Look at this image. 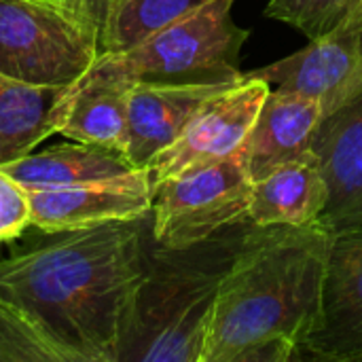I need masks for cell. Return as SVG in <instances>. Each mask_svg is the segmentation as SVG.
<instances>
[{
  "label": "cell",
  "instance_id": "15",
  "mask_svg": "<svg viewBox=\"0 0 362 362\" xmlns=\"http://www.w3.org/2000/svg\"><path fill=\"white\" fill-rule=\"evenodd\" d=\"M329 202V187L320 163L310 151L255 180L246 225L250 227H303L320 221Z\"/></svg>",
  "mask_w": 362,
  "mask_h": 362
},
{
  "label": "cell",
  "instance_id": "23",
  "mask_svg": "<svg viewBox=\"0 0 362 362\" xmlns=\"http://www.w3.org/2000/svg\"><path fill=\"white\" fill-rule=\"evenodd\" d=\"M62 2H70V0H62Z\"/></svg>",
  "mask_w": 362,
  "mask_h": 362
},
{
  "label": "cell",
  "instance_id": "18",
  "mask_svg": "<svg viewBox=\"0 0 362 362\" xmlns=\"http://www.w3.org/2000/svg\"><path fill=\"white\" fill-rule=\"evenodd\" d=\"M212 0H117L100 34L102 51H127Z\"/></svg>",
  "mask_w": 362,
  "mask_h": 362
},
{
  "label": "cell",
  "instance_id": "14",
  "mask_svg": "<svg viewBox=\"0 0 362 362\" xmlns=\"http://www.w3.org/2000/svg\"><path fill=\"white\" fill-rule=\"evenodd\" d=\"M322 119L316 100L272 87L242 148L252 180L305 157Z\"/></svg>",
  "mask_w": 362,
  "mask_h": 362
},
{
  "label": "cell",
  "instance_id": "6",
  "mask_svg": "<svg viewBox=\"0 0 362 362\" xmlns=\"http://www.w3.org/2000/svg\"><path fill=\"white\" fill-rule=\"evenodd\" d=\"M252 176L244 153L195 165L153 187L151 238L165 250L208 244L221 231L246 223Z\"/></svg>",
  "mask_w": 362,
  "mask_h": 362
},
{
  "label": "cell",
  "instance_id": "17",
  "mask_svg": "<svg viewBox=\"0 0 362 362\" xmlns=\"http://www.w3.org/2000/svg\"><path fill=\"white\" fill-rule=\"evenodd\" d=\"M66 87H32L0 72V165L32 153L57 134Z\"/></svg>",
  "mask_w": 362,
  "mask_h": 362
},
{
  "label": "cell",
  "instance_id": "10",
  "mask_svg": "<svg viewBox=\"0 0 362 362\" xmlns=\"http://www.w3.org/2000/svg\"><path fill=\"white\" fill-rule=\"evenodd\" d=\"M32 227L47 235L87 229L112 221H134L151 214L153 182L148 170L55 189H32Z\"/></svg>",
  "mask_w": 362,
  "mask_h": 362
},
{
  "label": "cell",
  "instance_id": "20",
  "mask_svg": "<svg viewBox=\"0 0 362 362\" xmlns=\"http://www.w3.org/2000/svg\"><path fill=\"white\" fill-rule=\"evenodd\" d=\"M362 6V0H269L265 15L303 32L310 40L331 32Z\"/></svg>",
  "mask_w": 362,
  "mask_h": 362
},
{
  "label": "cell",
  "instance_id": "4",
  "mask_svg": "<svg viewBox=\"0 0 362 362\" xmlns=\"http://www.w3.org/2000/svg\"><path fill=\"white\" fill-rule=\"evenodd\" d=\"M235 0H212L185 19L144 38L127 51H117L136 83L161 85H233L240 70L248 30L233 17Z\"/></svg>",
  "mask_w": 362,
  "mask_h": 362
},
{
  "label": "cell",
  "instance_id": "16",
  "mask_svg": "<svg viewBox=\"0 0 362 362\" xmlns=\"http://www.w3.org/2000/svg\"><path fill=\"white\" fill-rule=\"evenodd\" d=\"M0 168L28 191L104 180L140 170L132 165L121 148L74 140L70 144L49 146L40 153L32 151Z\"/></svg>",
  "mask_w": 362,
  "mask_h": 362
},
{
  "label": "cell",
  "instance_id": "2",
  "mask_svg": "<svg viewBox=\"0 0 362 362\" xmlns=\"http://www.w3.org/2000/svg\"><path fill=\"white\" fill-rule=\"evenodd\" d=\"M333 229L252 227L221 276L202 362H291L316 320Z\"/></svg>",
  "mask_w": 362,
  "mask_h": 362
},
{
  "label": "cell",
  "instance_id": "21",
  "mask_svg": "<svg viewBox=\"0 0 362 362\" xmlns=\"http://www.w3.org/2000/svg\"><path fill=\"white\" fill-rule=\"evenodd\" d=\"M32 227L30 193L0 168V244L17 240Z\"/></svg>",
  "mask_w": 362,
  "mask_h": 362
},
{
  "label": "cell",
  "instance_id": "7",
  "mask_svg": "<svg viewBox=\"0 0 362 362\" xmlns=\"http://www.w3.org/2000/svg\"><path fill=\"white\" fill-rule=\"evenodd\" d=\"M269 89L267 81L244 72L240 83L206 100L176 142L159 153L146 168L153 187L195 165L240 153Z\"/></svg>",
  "mask_w": 362,
  "mask_h": 362
},
{
  "label": "cell",
  "instance_id": "9",
  "mask_svg": "<svg viewBox=\"0 0 362 362\" xmlns=\"http://www.w3.org/2000/svg\"><path fill=\"white\" fill-rule=\"evenodd\" d=\"M301 358L362 362V227L333 231L320 305Z\"/></svg>",
  "mask_w": 362,
  "mask_h": 362
},
{
  "label": "cell",
  "instance_id": "22",
  "mask_svg": "<svg viewBox=\"0 0 362 362\" xmlns=\"http://www.w3.org/2000/svg\"><path fill=\"white\" fill-rule=\"evenodd\" d=\"M117 0H70L68 4L72 8H76L83 17H87L102 34L104 25H106V19L112 11Z\"/></svg>",
  "mask_w": 362,
  "mask_h": 362
},
{
  "label": "cell",
  "instance_id": "3",
  "mask_svg": "<svg viewBox=\"0 0 362 362\" xmlns=\"http://www.w3.org/2000/svg\"><path fill=\"white\" fill-rule=\"evenodd\" d=\"M148 246L117 362H202L225 267Z\"/></svg>",
  "mask_w": 362,
  "mask_h": 362
},
{
  "label": "cell",
  "instance_id": "19",
  "mask_svg": "<svg viewBox=\"0 0 362 362\" xmlns=\"http://www.w3.org/2000/svg\"><path fill=\"white\" fill-rule=\"evenodd\" d=\"M0 362H81L28 312L0 297Z\"/></svg>",
  "mask_w": 362,
  "mask_h": 362
},
{
  "label": "cell",
  "instance_id": "11",
  "mask_svg": "<svg viewBox=\"0 0 362 362\" xmlns=\"http://www.w3.org/2000/svg\"><path fill=\"white\" fill-rule=\"evenodd\" d=\"M134 83L117 51H100L59 100L57 134L74 142H95L123 151L127 104Z\"/></svg>",
  "mask_w": 362,
  "mask_h": 362
},
{
  "label": "cell",
  "instance_id": "8",
  "mask_svg": "<svg viewBox=\"0 0 362 362\" xmlns=\"http://www.w3.org/2000/svg\"><path fill=\"white\" fill-rule=\"evenodd\" d=\"M248 74L274 89L316 100L329 117L362 93V6L297 53Z\"/></svg>",
  "mask_w": 362,
  "mask_h": 362
},
{
  "label": "cell",
  "instance_id": "13",
  "mask_svg": "<svg viewBox=\"0 0 362 362\" xmlns=\"http://www.w3.org/2000/svg\"><path fill=\"white\" fill-rule=\"evenodd\" d=\"M227 87L231 85L136 83L129 93L123 144V153L132 165L146 170L159 153L176 142L204 102Z\"/></svg>",
  "mask_w": 362,
  "mask_h": 362
},
{
  "label": "cell",
  "instance_id": "1",
  "mask_svg": "<svg viewBox=\"0 0 362 362\" xmlns=\"http://www.w3.org/2000/svg\"><path fill=\"white\" fill-rule=\"evenodd\" d=\"M151 214L62 231L0 259V297L28 312L81 362H117L146 267Z\"/></svg>",
  "mask_w": 362,
  "mask_h": 362
},
{
  "label": "cell",
  "instance_id": "12",
  "mask_svg": "<svg viewBox=\"0 0 362 362\" xmlns=\"http://www.w3.org/2000/svg\"><path fill=\"white\" fill-rule=\"evenodd\" d=\"M312 151L329 187L320 223L333 231L362 227V93L322 119Z\"/></svg>",
  "mask_w": 362,
  "mask_h": 362
},
{
  "label": "cell",
  "instance_id": "5",
  "mask_svg": "<svg viewBox=\"0 0 362 362\" xmlns=\"http://www.w3.org/2000/svg\"><path fill=\"white\" fill-rule=\"evenodd\" d=\"M100 30L62 0H0V72L68 87L100 55Z\"/></svg>",
  "mask_w": 362,
  "mask_h": 362
}]
</instances>
